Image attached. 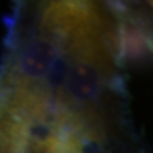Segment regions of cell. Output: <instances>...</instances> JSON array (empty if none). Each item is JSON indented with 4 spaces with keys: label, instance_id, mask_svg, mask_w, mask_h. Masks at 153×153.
<instances>
[{
    "label": "cell",
    "instance_id": "obj_1",
    "mask_svg": "<svg viewBox=\"0 0 153 153\" xmlns=\"http://www.w3.org/2000/svg\"><path fill=\"white\" fill-rule=\"evenodd\" d=\"M116 35V54L120 61L138 64L147 59L149 50L148 36L135 22H121Z\"/></svg>",
    "mask_w": 153,
    "mask_h": 153
},
{
    "label": "cell",
    "instance_id": "obj_2",
    "mask_svg": "<svg viewBox=\"0 0 153 153\" xmlns=\"http://www.w3.org/2000/svg\"><path fill=\"white\" fill-rule=\"evenodd\" d=\"M148 44H149V49L153 51V38H148Z\"/></svg>",
    "mask_w": 153,
    "mask_h": 153
}]
</instances>
